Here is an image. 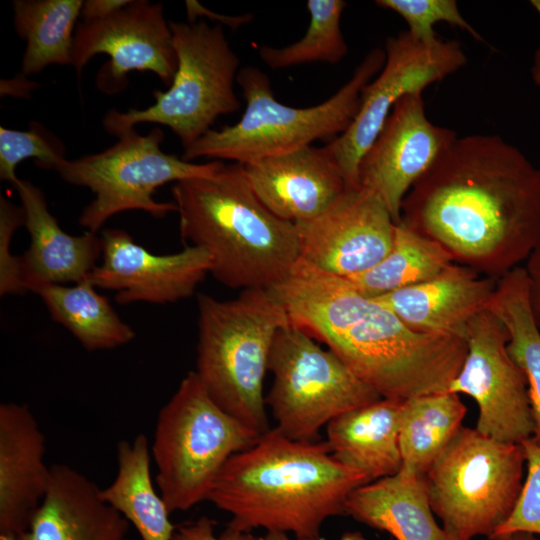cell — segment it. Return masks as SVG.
<instances>
[{"mask_svg": "<svg viewBox=\"0 0 540 540\" xmlns=\"http://www.w3.org/2000/svg\"><path fill=\"white\" fill-rule=\"evenodd\" d=\"M399 223L499 279L540 245V168L500 136L458 137L407 193Z\"/></svg>", "mask_w": 540, "mask_h": 540, "instance_id": "6da1fadb", "label": "cell"}, {"mask_svg": "<svg viewBox=\"0 0 540 540\" xmlns=\"http://www.w3.org/2000/svg\"><path fill=\"white\" fill-rule=\"evenodd\" d=\"M270 290L291 324L325 343L381 398L415 396L439 369L442 343L437 335L409 328L347 278L298 260Z\"/></svg>", "mask_w": 540, "mask_h": 540, "instance_id": "7a4b0ae2", "label": "cell"}, {"mask_svg": "<svg viewBox=\"0 0 540 540\" xmlns=\"http://www.w3.org/2000/svg\"><path fill=\"white\" fill-rule=\"evenodd\" d=\"M367 483L325 441H296L271 428L226 462L207 501L231 515L228 527L324 540L323 523L346 514L351 492Z\"/></svg>", "mask_w": 540, "mask_h": 540, "instance_id": "3957f363", "label": "cell"}, {"mask_svg": "<svg viewBox=\"0 0 540 540\" xmlns=\"http://www.w3.org/2000/svg\"><path fill=\"white\" fill-rule=\"evenodd\" d=\"M181 238L206 250L210 274L232 289H271L299 260L295 223L273 214L250 186L242 164L171 187Z\"/></svg>", "mask_w": 540, "mask_h": 540, "instance_id": "277c9868", "label": "cell"}, {"mask_svg": "<svg viewBox=\"0 0 540 540\" xmlns=\"http://www.w3.org/2000/svg\"><path fill=\"white\" fill-rule=\"evenodd\" d=\"M196 368L205 391L228 415L260 435L270 428L263 385L277 331L289 323L270 289L234 299L198 294Z\"/></svg>", "mask_w": 540, "mask_h": 540, "instance_id": "5b68a950", "label": "cell"}, {"mask_svg": "<svg viewBox=\"0 0 540 540\" xmlns=\"http://www.w3.org/2000/svg\"><path fill=\"white\" fill-rule=\"evenodd\" d=\"M385 57V50H371L334 95L305 108L280 103L265 72L243 67L236 78L246 101L240 120L220 130H209L184 148L181 158L190 162L205 157L245 165L301 149L318 139H335L353 121L362 91L381 71Z\"/></svg>", "mask_w": 540, "mask_h": 540, "instance_id": "8992f818", "label": "cell"}, {"mask_svg": "<svg viewBox=\"0 0 540 540\" xmlns=\"http://www.w3.org/2000/svg\"><path fill=\"white\" fill-rule=\"evenodd\" d=\"M259 437L218 407L196 373L188 372L160 409L150 447L169 512L207 501L226 462Z\"/></svg>", "mask_w": 540, "mask_h": 540, "instance_id": "52a82bcc", "label": "cell"}, {"mask_svg": "<svg viewBox=\"0 0 540 540\" xmlns=\"http://www.w3.org/2000/svg\"><path fill=\"white\" fill-rule=\"evenodd\" d=\"M522 443L462 426L425 474L432 511L451 540L490 538L509 518L523 484Z\"/></svg>", "mask_w": 540, "mask_h": 540, "instance_id": "ba28073f", "label": "cell"}, {"mask_svg": "<svg viewBox=\"0 0 540 540\" xmlns=\"http://www.w3.org/2000/svg\"><path fill=\"white\" fill-rule=\"evenodd\" d=\"M177 69L169 88L154 90V104L126 112L110 109L102 123L117 136L136 124L167 126L188 147L209 130L219 116L236 112L241 103L234 91L240 60L230 47L222 25L203 19L169 20Z\"/></svg>", "mask_w": 540, "mask_h": 540, "instance_id": "9c48e42d", "label": "cell"}, {"mask_svg": "<svg viewBox=\"0 0 540 540\" xmlns=\"http://www.w3.org/2000/svg\"><path fill=\"white\" fill-rule=\"evenodd\" d=\"M116 137L118 141L111 147L75 160L65 159L54 169L65 182L94 193L79 218L80 225L94 233L121 212L141 210L155 218L177 212L174 202L154 199L156 190L167 183L212 176L224 164L217 160L196 164L163 152L160 127L147 135L132 128Z\"/></svg>", "mask_w": 540, "mask_h": 540, "instance_id": "30bf717a", "label": "cell"}, {"mask_svg": "<svg viewBox=\"0 0 540 540\" xmlns=\"http://www.w3.org/2000/svg\"><path fill=\"white\" fill-rule=\"evenodd\" d=\"M268 371L273 383L265 403L275 428L296 441H317L331 420L381 398L334 352L290 321L274 337Z\"/></svg>", "mask_w": 540, "mask_h": 540, "instance_id": "8fae6325", "label": "cell"}, {"mask_svg": "<svg viewBox=\"0 0 540 540\" xmlns=\"http://www.w3.org/2000/svg\"><path fill=\"white\" fill-rule=\"evenodd\" d=\"M385 63L365 86L359 110L349 127L326 150L348 188L359 187L360 162L375 141L394 105L403 96L423 90L462 68L467 56L455 40L423 43L407 31L388 37Z\"/></svg>", "mask_w": 540, "mask_h": 540, "instance_id": "7c38bea8", "label": "cell"}, {"mask_svg": "<svg viewBox=\"0 0 540 540\" xmlns=\"http://www.w3.org/2000/svg\"><path fill=\"white\" fill-rule=\"evenodd\" d=\"M466 343L465 360L448 391L474 399L475 429L481 434L511 443L530 439L534 422L528 383L508 352L506 328L486 309L468 323Z\"/></svg>", "mask_w": 540, "mask_h": 540, "instance_id": "4fadbf2b", "label": "cell"}, {"mask_svg": "<svg viewBox=\"0 0 540 540\" xmlns=\"http://www.w3.org/2000/svg\"><path fill=\"white\" fill-rule=\"evenodd\" d=\"M97 54L110 58L96 77L103 93L123 91L131 71L152 72L169 86L177 69V56L163 4L131 0L105 19L78 23L71 66L79 80L83 68Z\"/></svg>", "mask_w": 540, "mask_h": 540, "instance_id": "5bb4252c", "label": "cell"}, {"mask_svg": "<svg viewBox=\"0 0 540 540\" xmlns=\"http://www.w3.org/2000/svg\"><path fill=\"white\" fill-rule=\"evenodd\" d=\"M396 224L381 198L363 187L346 189L317 217L296 223L299 260L350 278L389 252Z\"/></svg>", "mask_w": 540, "mask_h": 540, "instance_id": "9a60e30c", "label": "cell"}, {"mask_svg": "<svg viewBox=\"0 0 540 540\" xmlns=\"http://www.w3.org/2000/svg\"><path fill=\"white\" fill-rule=\"evenodd\" d=\"M457 138L454 130L428 119L422 92L407 94L364 154L358 184L376 193L398 224L407 193Z\"/></svg>", "mask_w": 540, "mask_h": 540, "instance_id": "2e32d148", "label": "cell"}, {"mask_svg": "<svg viewBox=\"0 0 540 540\" xmlns=\"http://www.w3.org/2000/svg\"><path fill=\"white\" fill-rule=\"evenodd\" d=\"M101 240L102 261L86 281L95 288L115 291V300L121 305L177 302L193 295L210 273V256L197 246L158 255L118 228L104 229Z\"/></svg>", "mask_w": 540, "mask_h": 540, "instance_id": "e0dca14e", "label": "cell"}, {"mask_svg": "<svg viewBox=\"0 0 540 540\" xmlns=\"http://www.w3.org/2000/svg\"><path fill=\"white\" fill-rule=\"evenodd\" d=\"M45 437L26 404L0 405V534L22 537L49 487Z\"/></svg>", "mask_w": 540, "mask_h": 540, "instance_id": "ac0fdd59", "label": "cell"}, {"mask_svg": "<svg viewBox=\"0 0 540 540\" xmlns=\"http://www.w3.org/2000/svg\"><path fill=\"white\" fill-rule=\"evenodd\" d=\"M260 201L293 223L311 220L349 189L326 147L312 145L243 165Z\"/></svg>", "mask_w": 540, "mask_h": 540, "instance_id": "d6986e66", "label": "cell"}, {"mask_svg": "<svg viewBox=\"0 0 540 540\" xmlns=\"http://www.w3.org/2000/svg\"><path fill=\"white\" fill-rule=\"evenodd\" d=\"M497 281L452 262L431 279L374 298L415 331L466 340L468 323L488 309Z\"/></svg>", "mask_w": 540, "mask_h": 540, "instance_id": "ffe728a7", "label": "cell"}, {"mask_svg": "<svg viewBox=\"0 0 540 540\" xmlns=\"http://www.w3.org/2000/svg\"><path fill=\"white\" fill-rule=\"evenodd\" d=\"M12 186L20 198L30 235L29 248L20 256L26 291L45 284L85 281L102 256L101 236L91 231L66 233L49 211L40 188L20 178Z\"/></svg>", "mask_w": 540, "mask_h": 540, "instance_id": "44dd1931", "label": "cell"}, {"mask_svg": "<svg viewBox=\"0 0 540 540\" xmlns=\"http://www.w3.org/2000/svg\"><path fill=\"white\" fill-rule=\"evenodd\" d=\"M130 523L100 488L66 464L51 466L47 493L23 540H124Z\"/></svg>", "mask_w": 540, "mask_h": 540, "instance_id": "7402d4cb", "label": "cell"}, {"mask_svg": "<svg viewBox=\"0 0 540 540\" xmlns=\"http://www.w3.org/2000/svg\"><path fill=\"white\" fill-rule=\"evenodd\" d=\"M404 400L380 398L347 411L326 425L333 457L368 483L400 471L399 430Z\"/></svg>", "mask_w": 540, "mask_h": 540, "instance_id": "603a6c76", "label": "cell"}, {"mask_svg": "<svg viewBox=\"0 0 540 540\" xmlns=\"http://www.w3.org/2000/svg\"><path fill=\"white\" fill-rule=\"evenodd\" d=\"M346 514L396 540H451L430 505L425 476L400 472L351 492Z\"/></svg>", "mask_w": 540, "mask_h": 540, "instance_id": "cb8c5ba5", "label": "cell"}, {"mask_svg": "<svg viewBox=\"0 0 540 540\" xmlns=\"http://www.w3.org/2000/svg\"><path fill=\"white\" fill-rule=\"evenodd\" d=\"M116 455V476L100 489L101 498L133 525L142 540H173L176 526L153 484L147 437L138 434L132 441H119Z\"/></svg>", "mask_w": 540, "mask_h": 540, "instance_id": "d4e9b609", "label": "cell"}, {"mask_svg": "<svg viewBox=\"0 0 540 540\" xmlns=\"http://www.w3.org/2000/svg\"><path fill=\"white\" fill-rule=\"evenodd\" d=\"M51 318L65 327L87 351L109 350L131 342L135 331L110 301L88 281L72 286L45 284L35 288Z\"/></svg>", "mask_w": 540, "mask_h": 540, "instance_id": "484cf974", "label": "cell"}, {"mask_svg": "<svg viewBox=\"0 0 540 540\" xmlns=\"http://www.w3.org/2000/svg\"><path fill=\"white\" fill-rule=\"evenodd\" d=\"M466 412L459 394L451 391L404 400L399 430V472L425 476L462 427Z\"/></svg>", "mask_w": 540, "mask_h": 540, "instance_id": "4316f807", "label": "cell"}, {"mask_svg": "<svg viewBox=\"0 0 540 540\" xmlns=\"http://www.w3.org/2000/svg\"><path fill=\"white\" fill-rule=\"evenodd\" d=\"M13 23L26 42L21 73L50 65H72V49L82 0H14Z\"/></svg>", "mask_w": 540, "mask_h": 540, "instance_id": "83f0119b", "label": "cell"}, {"mask_svg": "<svg viewBox=\"0 0 540 540\" xmlns=\"http://www.w3.org/2000/svg\"><path fill=\"white\" fill-rule=\"evenodd\" d=\"M488 310L506 328L508 352L526 376L534 422L531 439L540 445V329L531 312L524 267L518 266L498 279Z\"/></svg>", "mask_w": 540, "mask_h": 540, "instance_id": "f1b7e54d", "label": "cell"}, {"mask_svg": "<svg viewBox=\"0 0 540 540\" xmlns=\"http://www.w3.org/2000/svg\"><path fill=\"white\" fill-rule=\"evenodd\" d=\"M453 262L437 242L396 224L389 252L370 269L347 278L368 297H379L431 279Z\"/></svg>", "mask_w": 540, "mask_h": 540, "instance_id": "f546056e", "label": "cell"}, {"mask_svg": "<svg viewBox=\"0 0 540 540\" xmlns=\"http://www.w3.org/2000/svg\"><path fill=\"white\" fill-rule=\"evenodd\" d=\"M346 5L342 0H308L310 20L304 36L281 48L260 46L259 57L273 70L316 62L339 63L348 53L340 26Z\"/></svg>", "mask_w": 540, "mask_h": 540, "instance_id": "4dcf8cb0", "label": "cell"}, {"mask_svg": "<svg viewBox=\"0 0 540 540\" xmlns=\"http://www.w3.org/2000/svg\"><path fill=\"white\" fill-rule=\"evenodd\" d=\"M65 153L63 142L38 122H31L28 130L0 127V178L11 185L23 160L32 158L37 167L54 170Z\"/></svg>", "mask_w": 540, "mask_h": 540, "instance_id": "1f68e13d", "label": "cell"}, {"mask_svg": "<svg viewBox=\"0 0 540 540\" xmlns=\"http://www.w3.org/2000/svg\"><path fill=\"white\" fill-rule=\"evenodd\" d=\"M375 3L400 15L407 23V32L420 42L439 40L433 28L440 22L458 27L484 42L479 32L463 17L455 0H377Z\"/></svg>", "mask_w": 540, "mask_h": 540, "instance_id": "d6a6232c", "label": "cell"}, {"mask_svg": "<svg viewBox=\"0 0 540 540\" xmlns=\"http://www.w3.org/2000/svg\"><path fill=\"white\" fill-rule=\"evenodd\" d=\"M522 445L526 478L511 515L490 540H501L517 532L540 535V445L531 438L523 441Z\"/></svg>", "mask_w": 540, "mask_h": 540, "instance_id": "836d02e7", "label": "cell"}, {"mask_svg": "<svg viewBox=\"0 0 540 540\" xmlns=\"http://www.w3.org/2000/svg\"><path fill=\"white\" fill-rule=\"evenodd\" d=\"M25 226V213L8 198L0 196V295L24 294L20 257L11 253V243L17 228Z\"/></svg>", "mask_w": 540, "mask_h": 540, "instance_id": "e575fe53", "label": "cell"}, {"mask_svg": "<svg viewBox=\"0 0 540 540\" xmlns=\"http://www.w3.org/2000/svg\"><path fill=\"white\" fill-rule=\"evenodd\" d=\"M215 526L216 522L213 519L202 516L197 520L176 526L173 540H261L251 532L228 526L221 534L216 535Z\"/></svg>", "mask_w": 540, "mask_h": 540, "instance_id": "d590c367", "label": "cell"}, {"mask_svg": "<svg viewBox=\"0 0 540 540\" xmlns=\"http://www.w3.org/2000/svg\"><path fill=\"white\" fill-rule=\"evenodd\" d=\"M528 280L530 308L540 329V245L531 253L524 267Z\"/></svg>", "mask_w": 540, "mask_h": 540, "instance_id": "8d00e7d4", "label": "cell"}, {"mask_svg": "<svg viewBox=\"0 0 540 540\" xmlns=\"http://www.w3.org/2000/svg\"><path fill=\"white\" fill-rule=\"evenodd\" d=\"M130 2L131 0H85L80 16L83 21L102 20L127 6Z\"/></svg>", "mask_w": 540, "mask_h": 540, "instance_id": "74e56055", "label": "cell"}, {"mask_svg": "<svg viewBox=\"0 0 540 540\" xmlns=\"http://www.w3.org/2000/svg\"><path fill=\"white\" fill-rule=\"evenodd\" d=\"M37 86V83L31 81L22 73L12 79L1 80V95H11L20 98L30 97L31 91Z\"/></svg>", "mask_w": 540, "mask_h": 540, "instance_id": "f35d334b", "label": "cell"}, {"mask_svg": "<svg viewBox=\"0 0 540 540\" xmlns=\"http://www.w3.org/2000/svg\"><path fill=\"white\" fill-rule=\"evenodd\" d=\"M530 5L535 9L540 19V0H531ZM531 79L535 86L540 87V42L535 51L531 67Z\"/></svg>", "mask_w": 540, "mask_h": 540, "instance_id": "ab89813d", "label": "cell"}, {"mask_svg": "<svg viewBox=\"0 0 540 540\" xmlns=\"http://www.w3.org/2000/svg\"><path fill=\"white\" fill-rule=\"evenodd\" d=\"M261 540H292V539L287 535V533L266 532V534L263 537H261ZM340 540H366V538L359 531H350V532H345L341 536Z\"/></svg>", "mask_w": 540, "mask_h": 540, "instance_id": "60d3db41", "label": "cell"}, {"mask_svg": "<svg viewBox=\"0 0 540 540\" xmlns=\"http://www.w3.org/2000/svg\"><path fill=\"white\" fill-rule=\"evenodd\" d=\"M501 540H539L535 537L534 534L526 533V532H517L513 533L506 538H503Z\"/></svg>", "mask_w": 540, "mask_h": 540, "instance_id": "b9f144b4", "label": "cell"}, {"mask_svg": "<svg viewBox=\"0 0 540 540\" xmlns=\"http://www.w3.org/2000/svg\"><path fill=\"white\" fill-rule=\"evenodd\" d=\"M0 540H23V539L20 536L0 534Z\"/></svg>", "mask_w": 540, "mask_h": 540, "instance_id": "7bdbcfd3", "label": "cell"}]
</instances>
